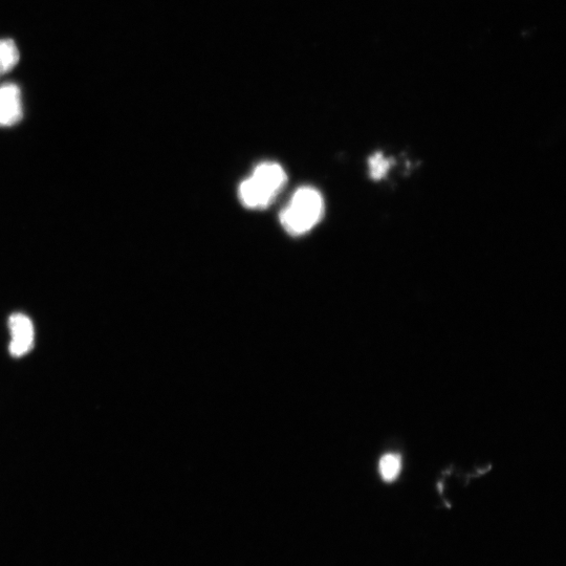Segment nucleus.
I'll return each mask as SVG.
<instances>
[{
  "label": "nucleus",
  "instance_id": "nucleus-1",
  "mask_svg": "<svg viewBox=\"0 0 566 566\" xmlns=\"http://www.w3.org/2000/svg\"><path fill=\"white\" fill-rule=\"evenodd\" d=\"M287 182V173L279 164L261 163L239 186V200L248 209H266L275 201Z\"/></svg>",
  "mask_w": 566,
  "mask_h": 566
},
{
  "label": "nucleus",
  "instance_id": "nucleus-2",
  "mask_svg": "<svg viewBox=\"0 0 566 566\" xmlns=\"http://www.w3.org/2000/svg\"><path fill=\"white\" fill-rule=\"evenodd\" d=\"M324 203L321 194L313 187H301L279 215L285 230L300 236L311 231L322 219Z\"/></svg>",
  "mask_w": 566,
  "mask_h": 566
},
{
  "label": "nucleus",
  "instance_id": "nucleus-3",
  "mask_svg": "<svg viewBox=\"0 0 566 566\" xmlns=\"http://www.w3.org/2000/svg\"><path fill=\"white\" fill-rule=\"evenodd\" d=\"M9 330L12 340L9 352L14 358L24 357L33 350L35 331L32 320L20 313L9 318Z\"/></svg>",
  "mask_w": 566,
  "mask_h": 566
},
{
  "label": "nucleus",
  "instance_id": "nucleus-4",
  "mask_svg": "<svg viewBox=\"0 0 566 566\" xmlns=\"http://www.w3.org/2000/svg\"><path fill=\"white\" fill-rule=\"evenodd\" d=\"M23 118L21 93L15 84L0 86V126H12Z\"/></svg>",
  "mask_w": 566,
  "mask_h": 566
},
{
  "label": "nucleus",
  "instance_id": "nucleus-5",
  "mask_svg": "<svg viewBox=\"0 0 566 566\" xmlns=\"http://www.w3.org/2000/svg\"><path fill=\"white\" fill-rule=\"evenodd\" d=\"M19 58V51L13 40H0V76L11 72L16 67Z\"/></svg>",
  "mask_w": 566,
  "mask_h": 566
},
{
  "label": "nucleus",
  "instance_id": "nucleus-6",
  "mask_svg": "<svg viewBox=\"0 0 566 566\" xmlns=\"http://www.w3.org/2000/svg\"><path fill=\"white\" fill-rule=\"evenodd\" d=\"M402 468L401 456L394 453L385 454L380 461V473L383 480L391 483L397 480Z\"/></svg>",
  "mask_w": 566,
  "mask_h": 566
},
{
  "label": "nucleus",
  "instance_id": "nucleus-7",
  "mask_svg": "<svg viewBox=\"0 0 566 566\" xmlns=\"http://www.w3.org/2000/svg\"><path fill=\"white\" fill-rule=\"evenodd\" d=\"M368 166L370 177L378 181L386 176L391 163L382 154H380V152H378V154L369 159Z\"/></svg>",
  "mask_w": 566,
  "mask_h": 566
}]
</instances>
